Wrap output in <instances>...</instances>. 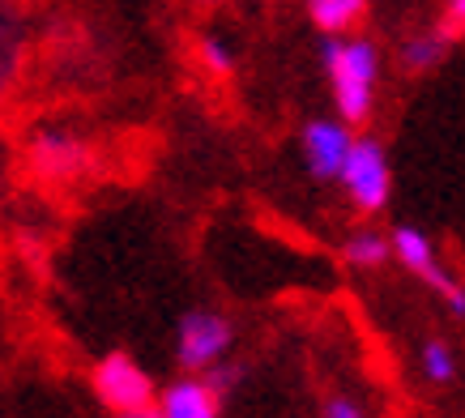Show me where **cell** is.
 <instances>
[{
	"label": "cell",
	"mask_w": 465,
	"mask_h": 418,
	"mask_svg": "<svg viewBox=\"0 0 465 418\" xmlns=\"http://www.w3.org/2000/svg\"><path fill=\"white\" fill-rule=\"evenodd\" d=\"M324 77L333 90V112L351 128L367 124L376 112V85H381V47L359 35H329L324 39Z\"/></svg>",
	"instance_id": "cell-1"
},
{
	"label": "cell",
	"mask_w": 465,
	"mask_h": 418,
	"mask_svg": "<svg viewBox=\"0 0 465 418\" xmlns=\"http://www.w3.org/2000/svg\"><path fill=\"white\" fill-rule=\"evenodd\" d=\"M94 397H99L112 414H128V418H142V414H154V402H158V389L150 372L133 354H103L94 363Z\"/></svg>",
	"instance_id": "cell-2"
},
{
	"label": "cell",
	"mask_w": 465,
	"mask_h": 418,
	"mask_svg": "<svg viewBox=\"0 0 465 418\" xmlns=\"http://www.w3.org/2000/svg\"><path fill=\"white\" fill-rule=\"evenodd\" d=\"M338 184L346 188L351 205L359 214H381L393 196V163L376 137H354L351 154L338 171Z\"/></svg>",
	"instance_id": "cell-3"
},
{
	"label": "cell",
	"mask_w": 465,
	"mask_h": 418,
	"mask_svg": "<svg viewBox=\"0 0 465 418\" xmlns=\"http://www.w3.org/2000/svg\"><path fill=\"white\" fill-rule=\"evenodd\" d=\"M389 244H393V256L401 261V269H410L419 282H427L449 304V312L465 316V286L444 269L431 235H423L419 226H397V231H389Z\"/></svg>",
	"instance_id": "cell-4"
},
{
	"label": "cell",
	"mask_w": 465,
	"mask_h": 418,
	"mask_svg": "<svg viewBox=\"0 0 465 418\" xmlns=\"http://www.w3.org/2000/svg\"><path fill=\"white\" fill-rule=\"evenodd\" d=\"M235 342V329L218 312H188L175 329V359L183 372H210L226 359V350Z\"/></svg>",
	"instance_id": "cell-5"
},
{
	"label": "cell",
	"mask_w": 465,
	"mask_h": 418,
	"mask_svg": "<svg viewBox=\"0 0 465 418\" xmlns=\"http://www.w3.org/2000/svg\"><path fill=\"white\" fill-rule=\"evenodd\" d=\"M351 145H354V133L346 120H308L303 133H299V150H303V163H308V175L324 184L338 180Z\"/></svg>",
	"instance_id": "cell-6"
},
{
	"label": "cell",
	"mask_w": 465,
	"mask_h": 418,
	"mask_svg": "<svg viewBox=\"0 0 465 418\" xmlns=\"http://www.w3.org/2000/svg\"><path fill=\"white\" fill-rule=\"evenodd\" d=\"M154 414H163V418H218L223 414V389H218V380H205L201 372L180 376L158 393Z\"/></svg>",
	"instance_id": "cell-7"
},
{
	"label": "cell",
	"mask_w": 465,
	"mask_h": 418,
	"mask_svg": "<svg viewBox=\"0 0 465 418\" xmlns=\"http://www.w3.org/2000/svg\"><path fill=\"white\" fill-rule=\"evenodd\" d=\"M90 167V150L69 133H43L35 141V171L52 175V180H73Z\"/></svg>",
	"instance_id": "cell-8"
},
{
	"label": "cell",
	"mask_w": 465,
	"mask_h": 418,
	"mask_svg": "<svg viewBox=\"0 0 465 418\" xmlns=\"http://www.w3.org/2000/svg\"><path fill=\"white\" fill-rule=\"evenodd\" d=\"M303 9L324 35H351L367 17V0H303Z\"/></svg>",
	"instance_id": "cell-9"
},
{
	"label": "cell",
	"mask_w": 465,
	"mask_h": 418,
	"mask_svg": "<svg viewBox=\"0 0 465 418\" xmlns=\"http://www.w3.org/2000/svg\"><path fill=\"white\" fill-rule=\"evenodd\" d=\"M389 256H393V244L381 231H359L341 244V261L351 269H381Z\"/></svg>",
	"instance_id": "cell-10"
},
{
	"label": "cell",
	"mask_w": 465,
	"mask_h": 418,
	"mask_svg": "<svg viewBox=\"0 0 465 418\" xmlns=\"http://www.w3.org/2000/svg\"><path fill=\"white\" fill-rule=\"evenodd\" d=\"M444 52H449V30H423V35H410L401 43V65L410 73H423L431 65H440Z\"/></svg>",
	"instance_id": "cell-11"
},
{
	"label": "cell",
	"mask_w": 465,
	"mask_h": 418,
	"mask_svg": "<svg viewBox=\"0 0 465 418\" xmlns=\"http://www.w3.org/2000/svg\"><path fill=\"white\" fill-rule=\"evenodd\" d=\"M419 372H423L427 384H452V380H457V354H452L449 342H440V337L423 342V350H419Z\"/></svg>",
	"instance_id": "cell-12"
},
{
	"label": "cell",
	"mask_w": 465,
	"mask_h": 418,
	"mask_svg": "<svg viewBox=\"0 0 465 418\" xmlns=\"http://www.w3.org/2000/svg\"><path fill=\"white\" fill-rule=\"evenodd\" d=\"M197 60L201 69L210 73V77H231L235 73V47L223 39V35H201L197 39Z\"/></svg>",
	"instance_id": "cell-13"
},
{
	"label": "cell",
	"mask_w": 465,
	"mask_h": 418,
	"mask_svg": "<svg viewBox=\"0 0 465 418\" xmlns=\"http://www.w3.org/2000/svg\"><path fill=\"white\" fill-rule=\"evenodd\" d=\"M321 414L324 418H363L367 405H359L354 397H329V402L321 405Z\"/></svg>",
	"instance_id": "cell-14"
},
{
	"label": "cell",
	"mask_w": 465,
	"mask_h": 418,
	"mask_svg": "<svg viewBox=\"0 0 465 418\" xmlns=\"http://www.w3.org/2000/svg\"><path fill=\"white\" fill-rule=\"evenodd\" d=\"M444 5V26L449 35H461L465 30V0H440Z\"/></svg>",
	"instance_id": "cell-15"
},
{
	"label": "cell",
	"mask_w": 465,
	"mask_h": 418,
	"mask_svg": "<svg viewBox=\"0 0 465 418\" xmlns=\"http://www.w3.org/2000/svg\"><path fill=\"white\" fill-rule=\"evenodd\" d=\"M197 5H226V0H197Z\"/></svg>",
	"instance_id": "cell-16"
}]
</instances>
